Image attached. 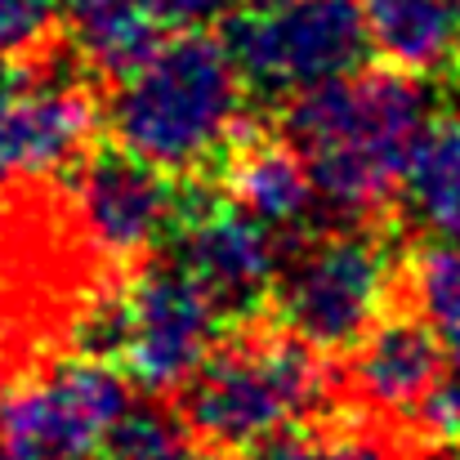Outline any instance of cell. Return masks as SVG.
I'll return each mask as SVG.
<instances>
[{"mask_svg": "<svg viewBox=\"0 0 460 460\" xmlns=\"http://www.w3.org/2000/svg\"><path fill=\"white\" fill-rule=\"evenodd\" d=\"M246 76L210 27H183L153 58L117 81L108 135L174 179H206L246 130Z\"/></svg>", "mask_w": 460, "mask_h": 460, "instance_id": "obj_3", "label": "cell"}, {"mask_svg": "<svg viewBox=\"0 0 460 460\" xmlns=\"http://www.w3.org/2000/svg\"><path fill=\"white\" fill-rule=\"evenodd\" d=\"M183 206L174 224V260L206 287L224 317H255L273 300L282 269L278 228L224 192L219 179H179Z\"/></svg>", "mask_w": 460, "mask_h": 460, "instance_id": "obj_7", "label": "cell"}, {"mask_svg": "<svg viewBox=\"0 0 460 460\" xmlns=\"http://www.w3.org/2000/svg\"><path fill=\"white\" fill-rule=\"evenodd\" d=\"M58 49L13 99L0 103V179H36L94 148L103 117L94 76L76 63L72 49L67 58H58Z\"/></svg>", "mask_w": 460, "mask_h": 460, "instance_id": "obj_11", "label": "cell"}, {"mask_svg": "<svg viewBox=\"0 0 460 460\" xmlns=\"http://www.w3.org/2000/svg\"><path fill=\"white\" fill-rule=\"evenodd\" d=\"M407 255L380 219H340L308 233L282 255L273 282V317L322 353H349L367 326L398 300Z\"/></svg>", "mask_w": 460, "mask_h": 460, "instance_id": "obj_4", "label": "cell"}, {"mask_svg": "<svg viewBox=\"0 0 460 460\" xmlns=\"http://www.w3.org/2000/svg\"><path fill=\"white\" fill-rule=\"evenodd\" d=\"M36 72H40L36 63H27V58H18V54H4V49H0V103H4V99H13V94H18Z\"/></svg>", "mask_w": 460, "mask_h": 460, "instance_id": "obj_20", "label": "cell"}, {"mask_svg": "<svg viewBox=\"0 0 460 460\" xmlns=\"http://www.w3.org/2000/svg\"><path fill=\"white\" fill-rule=\"evenodd\" d=\"M161 0H63V40L94 81H121L165 45Z\"/></svg>", "mask_w": 460, "mask_h": 460, "instance_id": "obj_13", "label": "cell"}, {"mask_svg": "<svg viewBox=\"0 0 460 460\" xmlns=\"http://www.w3.org/2000/svg\"><path fill=\"white\" fill-rule=\"evenodd\" d=\"M407 296L438 326L460 371V242H434L407 255Z\"/></svg>", "mask_w": 460, "mask_h": 460, "instance_id": "obj_17", "label": "cell"}, {"mask_svg": "<svg viewBox=\"0 0 460 460\" xmlns=\"http://www.w3.org/2000/svg\"><path fill=\"white\" fill-rule=\"evenodd\" d=\"M9 460H22V456H9Z\"/></svg>", "mask_w": 460, "mask_h": 460, "instance_id": "obj_22", "label": "cell"}, {"mask_svg": "<svg viewBox=\"0 0 460 460\" xmlns=\"http://www.w3.org/2000/svg\"><path fill=\"white\" fill-rule=\"evenodd\" d=\"M228 49L251 94L291 99L367 67L376 45L358 0H273L233 13Z\"/></svg>", "mask_w": 460, "mask_h": 460, "instance_id": "obj_5", "label": "cell"}, {"mask_svg": "<svg viewBox=\"0 0 460 460\" xmlns=\"http://www.w3.org/2000/svg\"><path fill=\"white\" fill-rule=\"evenodd\" d=\"M447 362L452 358L438 326L416 308L402 278L398 300L349 349V362L340 371V398H349V407L371 420L385 416V420L411 425L425 398L443 385Z\"/></svg>", "mask_w": 460, "mask_h": 460, "instance_id": "obj_10", "label": "cell"}, {"mask_svg": "<svg viewBox=\"0 0 460 460\" xmlns=\"http://www.w3.org/2000/svg\"><path fill=\"white\" fill-rule=\"evenodd\" d=\"M224 183V192L233 201H242L251 215H260L264 224H273L278 233H296L313 219V210H322L313 170L305 153L287 139V130H269V126H251L237 135V144L219 161V170L210 174Z\"/></svg>", "mask_w": 460, "mask_h": 460, "instance_id": "obj_12", "label": "cell"}, {"mask_svg": "<svg viewBox=\"0 0 460 460\" xmlns=\"http://www.w3.org/2000/svg\"><path fill=\"white\" fill-rule=\"evenodd\" d=\"M170 27H215L246 9V0H161Z\"/></svg>", "mask_w": 460, "mask_h": 460, "instance_id": "obj_19", "label": "cell"}, {"mask_svg": "<svg viewBox=\"0 0 460 460\" xmlns=\"http://www.w3.org/2000/svg\"><path fill=\"white\" fill-rule=\"evenodd\" d=\"M126 411L130 389L117 362L72 353L0 398V443L22 460H94Z\"/></svg>", "mask_w": 460, "mask_h": 460, "instance_id": "obj_6", "label": "cell"}, {"mask_svg": "<svg viewBox=\"0 0 460 460\" xmlns=\"http://www.w3.org/2000/svg\"><path fill=\"white\" fill-rule=\"evenodd\" d=\"M452 76L460 81V36H456V63H452Z\"/></svg>", "mask_w": 460, "mask_h": 460, "instance_id": "obj_21", "label": "cell"}, {"mask_svg": "<svg viewBox=\"0 0 460 460\" xmlns=\"http://www.w3.org/2000/svg\"><path fill=\"white\" fill-rule=\"evenodd\" d=\"M371 416L362 420H340V416H326V420H313L300 425L264 447H255L246 460H411V443L416 434H380L367 425Z\"/></svg>", "mask_w": 460, "mask_h": 460, "instance_id": "obj_16", "label": "cell"}, {"mask_svg": "<svg viewBox=\"0 0 460 460\" xmlns=\"http://www.w3.org/2000/svg\"><path fill=\"white\" fill-rule=\"evenodd\" d=\"M224 308L174 260H148L130 282V331L121 367L153 394H174L224 340Z\"/></svg>", "mask_w": 460, "mask_h": 460, "instance_id": "obj_9", "label": "cell"}, {"mask_svg": "<svg viewBox=\"0 0 460 460\" xmlns=\"http://www.w3.org/2000/svg\"><path fill=\"white\" fill-rule=\"evenodd\" d=\"M335 402L340 371L326 367V353L287 331L273 313L246 317L174 389L183 425L224 456H251L300 425L326 420Z\"/></svg>", "mask_w": 460, "mask_h": 460, "instance_id": "obj_2", "label": "cell"}, {"mask_svg": "<svg viewBox=\"0 0 460 460\" xmlns=\"http://www.w3.org/2000/svg\"><path fill=\"white\" fill-rule=\"evenodd\" d=\"M63 0H0V49L45 63L63 40Z\"/></svg>", "mask_w": 460, "mask_h": 460, "instance_id": "obj_18", "label": "cell"}, {"mask_svg": "<svg viewBox=\"0 0 460 460\" xmlns=\"http://www.w3.org/2000/svg\"><path fill=\"white\" fill-rule=\"evenodd\" d=\"M183 183L130 148H90L67 183V219L76 237L108 264H148L156 242L174 233Z\"/></svg>", "mask_w": 460, "mask_h": 460, "instance_id": "obj_8", "label": "cell"}, {"mask_svg": "<svg viewBox=\"0 0 460 460\" xmlns=\"http://www.w3.org/2000/svg\"><path fill=\"white\" fill-rule=\"evenodd\" d=\"M407 192L443 242H460V112L429 121L407 170Z\"/></svg>", "mask_w": 460, "mask_h": 460, "instance_id": "obj_15", "label": "cell"}, {"mask_svg": "<svg viewBox=\"0 0 460 460\" xmlns=\"http://www.w3.org/2000/svg\"><path fill=\"white\" fill-rule=\"evenodd\" d=\"M429 121V90L394 63L308 85L282 108V130L305 153L335 219H389Z\"/></svg>", "mask_w": 460, "mask_h": 460, "instance_id": "obj_1", "label": "cell"}, {"mask_svg": "<svg viewBox=\"0 0 460 460\" xmlns=\"http://www.w3.org/2000/svg\"><path fill=\"white\" fill-rule=\"evenodd\" d=\"M371 45L385 63L434 76L452 72L460 36V0H358Z\"/></svg>", "mask_w": 460, "mask_h": 460, "instance_id": "obj_14", "label": "cell"}]
</instances>
